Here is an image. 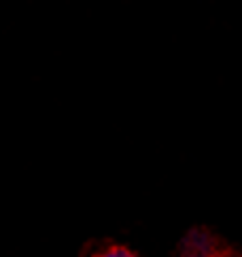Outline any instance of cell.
Instances as JSON below:
<instances>
[{
	"instance_id": "cell-2",
	"label": "cell",
	"mask_w": 242,
	"mask_h": 257,
	"mask_svg": "<svg viewBox=\"0 0 242 257\" xmlns=\"http://www.w3.org/2000/svg\"><path fill=\"white\" fill-rule=\"evenodd\" d=\"M89 257H141L134 249H130L126 244H117V242H110L100 246L98 251H94Z\"/></svg>"
},
{
	"instance_id": "cell-1",
	"label": "cell",
	"mask_w": 242,
	"mask_h": 257,
	"mask_svg": "<svg viewBox=\"0 0 242 257\" xmlns=\"http://www.w3.org/2000/svg\"><path fill=\"white\" fill-rule=\"evenodd\" d=\"M176 257H234V253L208 227H191L181 238Z\"/></svg>"
}]
</instances>
